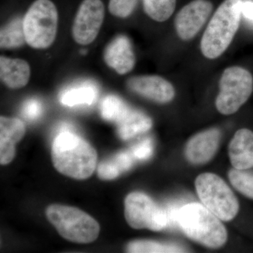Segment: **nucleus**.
I'll use <instances>...</instances> for the list:
<instances>
[{
  "mask_svg": "<svg viewBox=\"0 0 253 253\" xmlns=\"http://www.w3.org/2000/svg\"><path fill=\"white\" fill-rule=\"evenodd\" d=\"M55 168L63 175L76 179L89 177L97 164L96 150L87 141L71 131H61L51 148Z\"/></svg>",
  "mask_w": 253,
  "mask_h": 253,
  "instance_id": "obj_1",
  "label": "nucleus"
},
{
  "mask_svg": "<svg viewBox=\"0 0 253 253\" xmlns=\"http://www.w3.org/2000/svg\"><path fill=\"white\" fill-rule=\"evenodd\" d=\"M242 0H224L204 32L201 49L205 57L215 59L230 45L239 28Z\"/></svg>",
  "mask_w": 253,
  "mask_h": 253,
  "instance_id": "obj_2",
  "label": "nucleus"
},
{
  "mask_svg": "<svg viewBox=\"0 0 253 253\" xmlns=\"http://www.w3.org/2000/svg\"><path fill=\"white\" fill-rule=\"evenodd\" d=\"M178 224L188 237L211 249H217L225 244L227 231L220 219L204 205L184 204L179 210Z\"/></svg>",
  "mask_w": 253,
  "mask_h": 253,
  "instance_id": "obj_3",
  "label": "nucleus"
},
{
  "mask_svg": "<svg viewBox=\"0 0 253 253\" xmlns=\"http://www.w3.org/2000/svg\"><path fill=\"white\" fill-rule=\"evenodd\" d=\"M46 217L64 239L77 244H89L97 239L99 224L94 218L78 208L51 205Z\"/></svg>",
  "mask_w": 253,
  "mask_h": 253,
  "instance_id": "obj_4",
  "label": "nucleus"
},
{
  "mask_svg": "<svg viewBox=\"0 0 253 253\" xmlns=\"http://www.w3.org/2000/svg\"><path fill=\"white\" fill-rule=\"evenodd\" d=\"M59 14L51 0H36L23 17L26 43L37 49H46L54 43L57 34Z\"/></svg>",
  "mask_w": 253,
  "mask_h": 253,
  "instance_id": "obj_5",
  "label": "nucleus"
},
{
  "mask_svg": "<svg viewBox=\"0 0 253 253\" xmlns=\"http://www.w3.org/2000/svg\"><path fill=\"white\" fill-rule=\"evenodd\" d=\"M203 205L220 220L229 221L236 217L239 204L227 184L213 173L200 174L195 181Z\"/></svg>",
  "mask_w": 253,
  "mask_h": 253,
  "instance_id": "obj_6",
  "label": "nucleus"
},
{
  "mask_svg": "<svg viewBox=\"0 0 253 253\" xmlns=\"http://www.w3.org/2000/svg\"><path fill=\"white\" fill-rule=\"evenodd\" d=\"M253 90V78L248 70L239 66L226 68L219 81L216 99L217 111L223 115L234 114L248 101Z\"/></svg>",
  "mask_w": 253,
  "mask_h": 253,
  "instance_id": "obj_7",
  "label": "nucleus"
},
{
  "mask_svg": "<svg viewBox=\"0 0 253 253\" xmlns=\"http://www.w3.org/2000/svg\"><path fill=\"white\" fill-rule=\"evenodd\" d=\"M125 215L128 224L136 229L159 231L167 229L169 224L164 207L144 193L133 192L126 196Z\"/></svg>",
  "mask_w": 253,
  "mask_h": 253,
  "instance_id": "obj_8",
  "label": "nucleus"
},
{
  "mask_svg": "<svg viewBox=\"0 0 253 253\" xmlns=\"http://www.w3.org/2000/svg\"><path fill=\"white\" fill-rule=\"evenodd\" d=\"M105 6L101 0H83L80 4L72 27L73 39L82 45L94 41L102 26Z\"/></svg>",
  "mask_w": 253,
  "mask_h": 253,
  "instance_id": "obj_9",
  "label": "nucleus"
},
{
  "mask_svg": "<svg viewBox=\"0 0 253 253\" xmlns=\"http://www.w3.org/2000/svg\"><path fill=\"white\" fill-rule=\"evenodd\" d=\"M213 5L209 0H192L176 15L175 28L183 41L194 38L212 14Z\"/></svg>",
  "mask_w": 253,
  "mask_h": 253,
  "instance_id": "obj_10",
  "label": "nucleus"
},
{
  "mask_svg": "<svg viewBox=\"0 0 253 253\" xmlns=\"http://www.w3.org/2000/svg\"><path fill=\"white\" fill-rule=\"evenodd\" d=\"M127 87L133 92L160 104L174 99V86L169 82L158 76H141L129 78Z\"/></svg>",
  "mask_w": 253,
  "mask_h": 253,
  "instance_id": "obj_11",
  "label": "nucleus"
},
{
  "mask_svg": "<svg viewBox=\"0 0 253 253\" xmlns=\"http://www.w3.org/2000/svg\"><path fill=\"white\" fill-rule=\"evenodd\" d=\"M220 139L221 131L217 128H211L196 134L186 144V159L194 165L208 163L217 152Z\"/></svg>",
  "mask_w": 253,
  "mask_h": 253,
  "instance_id": "obj_12",
  "label": "nucleus"
},
{
  "mask_svg": "<svg viewBox=\"0 0 253 253\" xmlns=\"http://www.w3.org/2000/svg\"><path fill=\"white\" fill-rule=\"evenodd\" d=\"M105 63L120 75L132 71L136 59L130 40L120 35L106 45L104 51Z\"/></svg>",
  "mask_w": 253,
  "mask_h": 253,
  "instance_id": "obj_13",
  "label": "nucleus"
},
{
  "mask_svg": "<svg viewBox=\"0 0 253 253\" xmlns=\"http://www.w3.org/2000/svg\"><path fill=\"white\" fill-rule=\"evenodd\" d=\"M26 134L24 123L16 118H0V163L7 165L15 156V145Z\"/></svg>",
  "mask_w": 253,
  "mask_h": 253,
  "instance_id": "obj_14",
  "label": "nucleus"
},
{
  "mask_svg": "<svg viewBox=\"0 0 253 253\" xmlns=\"http://www.w3.org/2000/svg\"><path fill=\"white\" fill-rule=\"evenodd\" d=\"M231 165L238 169L253 167V132L248 129L236 131L229 146Z\"/></svg>",
  "mask_w": 253,
  "mask_h": 253,
  "instance_id": "obj_15",
  "label": "nucleus"
},
{
  "mask_svg": "<svg viewBox=\"0 0 253 253\" xmlns=\"http://www.w3.org/2000/svg\"><path fill=\"white\" fill-rule=\"evenodd\" d=\"M31 78V67L21 59L0 57V78L11 89H21L28 84Z\"/></svg>",
  "mask_w": 253,
  "mask_h": 253,
  "instance_id": "obj_16",
  "label": "nucleus"
},
{
  "mask_svg": "<svg viewBox=\"0 0 253 253\" xmlns=\"http://www.w3.org/2000/svg\"><path fill=\"white\" fill-rule=\"evenodd\" d=\"M118 135L123 140H128L138 134L149 131L152 126V121L141 111L129 109L117 123Z\"/></svg>",
  "mask_w": 253,
  "mask_h": 253,
  "instance_id": "obj_17",
  "label": "nucleus"
},
{
  "mask_svg": "<svg viewBox=\"0 0 253 253\" xmlns=\"http://www.w3.org/2000/svg\"><path fill=\"white\" fill-rule=\"evenodd\" d=\"M98 95L97 86L87 81L68 88L60 94L59 100L64 106L73 107L80 105L92 104L97 99Z\"/></svg>",
  "mask_w": 253,
  "mask_h": 253,
  "instance_id": "obj_18",
  "label": "nucleus"
},
{
  "mask_svg": "<svg viewBox=\"0 0 253 253\" xmlns=\"http://www.w3.org/2000/svg\"><path fill=\"white\" fill-rule=\"evenodd\" d=\"M26 42L23 28V18H16L1 28L0 46L1 49H16Z\"/></svg>",
  "mask_w": 253,
  "mask_h": 253,
  "instance_id": "obj_19",
  "label": "nucleus"
},
{
  "mask_svg": "<svg viewBox=\"0 0 253 253\" xmlns=\"http://www.w3.org/2000/svg\"><path fill=\"white\" fill-rule=\"evenodd\" d=\"M142 4L149 17L157 22H164L174 12L176 0H142Z\"/></svg>",
  "mask_w": 253,
  "mask_h": 253,
  "instance_id": "obj_20",
  "label": "nucleus"
},
{
  "mask_svg": "<svg viewBox=\"0 0 253 253\" xmlns=\"http://www.w3.org/2000/svg\"><path fill=\"white\" fill-rule=\"evenodd\" d=\"M128 253H183L185 249L176 244H166L151 241H135L129 243L126 247Z\"/></svg>",
  "mask_w": 253,
  "mask_h": 253,
  "instance_id": "obj_21",
  "label": "nucleus"
},
{
  "mask_svg": "<svg viewBox=\"0 0 253 253\" xmlns=\"http://www.w3.org/2000/svg\"><path fill=\"white\" fill-rule=\"evenodd\" d=\"M129 109V106L122 99L115 95H109L101 104V116L106 121L116 123Z\"/></svg>",
  "mask_w": 253,
  "mask_h": 253,
  "instance_id": "obj_22",
  "label": "nucleus"
},
{
  "mask_svg": "<svg viewBox=\"0 0 253 253\" xmlns=\"http://www.w3.org/2000/svg\"><path fill=\"white\" fill-rule=\"evenodd\" d=\"M234 168L229 172V181L241 194L253 199V173Z\"/></svg>",
  "mask_w": 253,
  "mask_h": 253,
  "instance_id": "obj_23",
  "label": "nucleus"
},
{
  "mask_svg": "<svg viewBox=\"0 0 253 253\" xmlns=\"http://www.w3.org/2000/svg\"><path fill=\"white\" fill-rule=\"evenodd\" d=\"M138 1L139 0H109L108 7L113 16L126 18L134 12Z\"/></svg>",
  "mask_w": 253,
  "mask_h": 253,
  "instance_id": "obj_24",
  "label": "nucleus"
},
{
  "mask_svg": "<svg viewBox=\"0 0 253 253\" xmlns=\"http://www.w3.org/2000/svg\"><path fill=\"white\" fill-rule=\"evenodd\" d=\"M135 161H147L154 153V142L151 138H146L129 150Z\"/></svg>",
  "mask_w": 253,
  "mask_h": 253,
  "instance_id": "obj_25",
  "label": "nucleus"
},
{
  "mask_svg": "<svg viewBox=\"0 0 253 253\" xmlns=\"http://www.w3.org/2000/svg\"><path fill=\"white\" fill-rule=\"evenodd\" d=\"M43 106L41 101L37 99L27 100L23 105L21 113L23 117L30 121H36L42 114Z\"/></svg>",
  "mask_w": 253,
  "mask_h": 253,
  "instance_id": "obj_26",
  "label": "nucleus"
},
{
  "mask_svg": "<svg viewBox=\"0 0 253 253\" xmlns=\"http://www.w3.org/2000/svg\"><path fill=\"white\" fill-rule=\"evenodd\" d=\"M97 171L100 179L103 180H111L122 174L121 169L113 161V158L109 161L100 163Z\"/></svg>",
  "mask_w": 253,
  "mask_h": 253,
  "instance_id": "obj_27",
  "label": "nucleus"
},
{
  "mask_svg": "<svg viewBox=\"0 0 253 253\" xmlns=\"http://www.w3.org/2000/svg\"><path fill=\"white\" fill-rule=\"evenodd\" d=\"M113 160L118 165L122 173L130 169L135 161L129 151H121L118 153L113 158Z\"/></svg>",
  "mask_w": 253,
  "mask_h": 253,
  "instance_id": "obj_28",
  "label": "nucleus"
},
{
  "mask_svg": "<svg viewBox=\"0 0 253 253\" xmlns=\"http://www.w3.org/2000/svg\"><path fill=\"white\" fill-rule=\"evenodd\" d=\"M241 14L253 22V1L242 0L241 6Z\"/></svg>",
  "mask_w": 253,
  "mask_h": 253,
  "instance_id": "obj_29",
  "label": "nucleus"
}]
</instances>
